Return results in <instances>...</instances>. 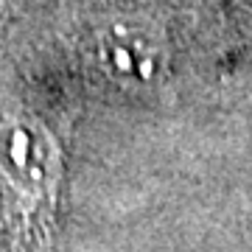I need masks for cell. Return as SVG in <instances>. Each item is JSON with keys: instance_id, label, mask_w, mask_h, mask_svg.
Here are the masks:
<instances>
[{"instance_id": "1", "label": "cell", "mask_w": 252, "mask_h": 252, "mask_svg": "<svg viewBox=\"0 0 252 252\" xmlns=\"http://www.w3.org/2000/svg\"><path fill=\"white\" fill-rule=\"evenodd\" d=\"M64 188V121L0 84V252H62Z\"/></svg>"}, {"instance_id": "2", "label": "cell", "mask_w": 252, "mask_h": 252, "mask_svg": "<svg viewBox=\"0 0 252 252\" xmlns=\"http://www.w3.org/2000/svg\"><path fill=\"white\" fill-rule=\"evenodd\" d=\"M84 62L118 93L140 95L165 79L168 42L162 28L143 14H109L84 36Z\"/></svg>"}]
</instances>
